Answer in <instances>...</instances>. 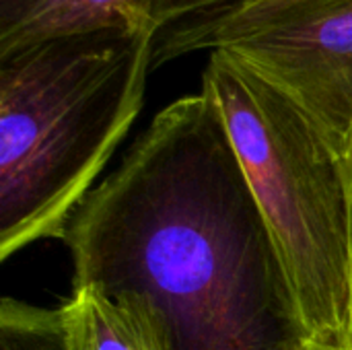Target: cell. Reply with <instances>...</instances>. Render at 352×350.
Segmentation results:
<instances>
[{
  "instance_id": "1",
  "label": "cell",
  "mask_w": 352,
  "mask_h": 350,
  "mask_svg": "<svg viewBox=\"0 0 352 350\" xmlns=\"http://www.w3.org/2000/svg\"><path fill=\"white\" fill-rule=\"evenodd\" d=\"M62 241L72 289L144 297L175 350H274L295 336L268 231L206 89L153 118Z\"/></svg>"
},
{
  "instance_id": "2",
  "label": "cell",
  "mask_w": 352,
  "mask_h": 350,
  "mask_svg": "<svg viewBox=\"0 0 352 350\" xmlns=\"http://www.w3.org/2000/svg\"><path fill=\"white\" fill-rule=\"evenodd\" d=\"M157 29L56 37L0 56V260L60 239L144 103Z\"/></svg>"
},
{
  "instance_id": "3",
  "label": "cell",
  "mask_w": 352,
  "mask_h": 350,
  "mask_svg": "<svg viewBox=\"0 0 352 350\" xmlns=\"http://www.w3.org/2000/svg\"><path fill=\"white\" fill-rule=\"evenodd\" d=\"M252 188L295 338L352 350L351 186L344 157L283 89L214 50L202 74Z\"/></svg>"
},
{
  "instance_id": "4",
  "label": "cell",
  "mask_w": 352,
  "mask_h": 350,
  "mask_svg": "<svg viewBox=\"0 0 352 350\" xmlns=\"http://www.w3.org/2000/svg\"><path fill=\"white\" fill-rule=\"evenodd\" d=\"M223 50L283 89L346 157L352 149V0H231L157 31L153 68Z\"/></svg>"
},
{
  "instance_id": "5",
  "label": "cell",
  "mask_w": 352,
  "mask_h": 350,
  "mask_svg": "<svg viewBox=\"0 0 352 350\" xmlns=\"http://www.w3.org/2000/svg\"><path fill=\"white\" fill-rule=\"evenodd\" d=\"M62 311L68 350H175L161 314L136 293L74 287Z\"/></svg>"
},
{
  "instance_id": "6",
  "label": "cell",
  "mask_w": 352,
  "mask_h": 350,
  "mask_svg": "<svg viewBox=\"0 0 352 350\" xmlns=\"http://www.w3.org/2000/svg\"><path fill=\"white\" fill-rule=\"evenodd\" d=\"M155 0H0V56L56 37L157 29Z\"/></svg>"
},
{
  "instance_id": "7",
  "label": "cell",
  "mask_w": 352,
  "mask_h": 350,
  "mask_svg": "<svg viewBox=\"0 0 352 350\" xmlns=\"http://www.w3.org/2000/svg\"><path fill=\"white\" fill-rule=\"evenodd\" d=\"M0 350H68L64 311L4 297L0 305Z\"/></svg>"
},
{
  "instance_id": "8",
  "label": "cell",
  "mask_w": 352,
  "mask_h": 350,
  "mask_svg": "<svg viewBox=\"0 0 352 350\" xmlns=\"http://www.w3.org/2000/svg\"><path fill=\"white\" fill-rule=\"evenodd\" d=\"M223 2H231V0H155L153 2V23L159 29H163L165 25L188 17L192 12L223 4Z\"/></svg>"
},
{
  "instance_id": "9",
  "label": "cell",
  "mask_w": 352,
  "mask_h": 350,
  "mask_svg": "<svg viewBox=\"0 0 352 350\" xmlns=\"http://www.w3.org/2000/svg\"><path fill=\"white\" fill-rule=\"evenodd\" d=\"M274 350H340V349H326V347H318V344H309V342H303L299 338H289L285 340L283 344H278Z\"/></svg>"
},
{
  "instance_id": "10",
  "label": "cell",
  "mask_w": 352,
  "mask_h": 350,
  "mask_svg": "<svg viewBox=\"0 0 352 350\" xmlns=\"http://www.w3.org/2000/svg\"><path fill=\"white\" fill-rule=\"evenodd\" d=\"M346 161V173H349V186H351V243H352V149L351 153L344 157Z\"/></svg>"
}]
</instances>
